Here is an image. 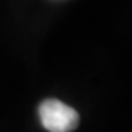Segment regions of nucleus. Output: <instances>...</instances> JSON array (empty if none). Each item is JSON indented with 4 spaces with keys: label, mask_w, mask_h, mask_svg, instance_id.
Masks as SVG:
<instances>
[{
    "label": "nucleus",
    "mask_w": 132,
    "mask_h": 132,
    "mask_svg": "<svg viewBox=\"0 0 132 132\" xmlns=\"http://www.w3.org/2000/svg\"><path fill=\"white\" fill-rule=\"evenodd\" d=\"M39 122L48 132H72L79 125V113L55 98L45 100L38 108Z\"/></svg>",
    "instance_id": "f257e3e1"
}]
</instances>
